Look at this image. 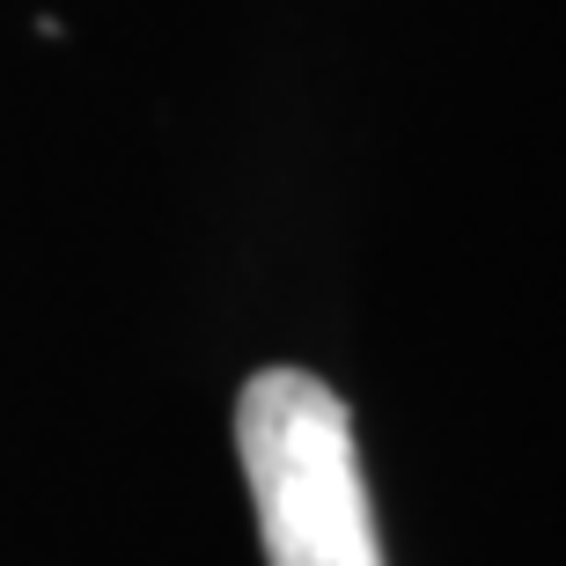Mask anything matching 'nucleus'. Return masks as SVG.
<instances>
[{"mask_svg":"<svg viewBox=\"0 0 566 566\" xmlns=\"http://www.w3.org/2000/svg\"><path fill=\"white\" fill-rule=\"evenodd\" d=\"M235 457L273 566H382L354 420L310 368H258L235 398Z\"/></svg>","mask_w":566,"mask_h":566,"instance_id":"nucleus-1","label":"nucleus"}]
</instances>
